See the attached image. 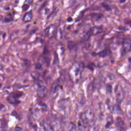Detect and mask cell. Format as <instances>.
I'll return each mask as SVG.
<instances>
[{
	"label": "cell",
	"instance_id": "cell-10",
	"mask_svg": "<svg viewBox=\"0 0 131 131\" xmlns=\"http://www.w3.org/2000/svg\"><path fill=\"white\" fill-rule=\"evenodd\" d=\"M91 17L94 19L100 20L104 17V15L100 13H93L90 14Z\"/></svg>",
	"mask_w": 131,
	"mask_h": 131
},
{
	"label": "cell",
	"instance_id": "cell-20",
	"mask_svg": "<svg viewBox=\"0 0 131 131\" xmlns=\"http://www.w3.org/2000/svg\"><path fill=\"white\" fill-rule=\"evenodd\" d=\"M23 62H24V64L26 66H29V65H30V62L28 61V60H26V59H24Z\"/></svg>",
	"mask_w": 131,
	"mask_h": 131
},
{
	"label": "cell",
	"instance_id": "cell-14",
	"mask_svg": "<svg viewBox=\"0 0 131 131\" xmlns=\"http://www.w3.org/2000/svg\"><path fill=\"white\" fill-rule=\"evenodd\" d=\"M59 10V9L58 8L56 7L55 9H54V10L52 12V13H51L49 15V16L48 17V19H49L50 18L54 17L56 15H57V13H58Z\"/></svg>",
	"mask_w": 131,
	"mask_h": 131
},
{
	"label": "cell",
	"instance_id": "cell-6",
	"mask_svg": "<svg viewBox=\"0 0 131 131\" xmlns=\"http://www.w3.org/2000/svg\"><path fill=\"white\" fill-rule=\"evenodd\" d=\"M115 90V97L116 100L118 103H121L124 98V95L122 91L121 90L120 88L117 87Z\"/></svg>",
	"mask_w": 131,
	"mask_h": 131
},
{
	"label": "cell",
	"instance_id": "cell-22",
	"mask_svg": "<svg viewBox=\"0 0 131 131\" xmlns=\"http://www.w3.org/2000/svg\"><path fill=\"white\" fill-rule=\"evenodd\" d=\"M125 23H126L128 25H129L131 28V20H127V21H126Z\"/></svg>",
	"mask_w": 131,
	"mask_h": 131
},
{
	"label": "cell",
	"instance_id": "cell-16",
	"mask_svg": "<svg viewBox=\"0 0 131 131\" xmlns=\"http://www.w3.org/2000/svg\"><path fill=\"white\" fill-rule=\"evenodd\" d=\"M101 5L102 7L106 11H111V7H110V5H108V4H106V3L103 2V3H102Z\"/></svg>",
	"mask_w": 131,
	"mask_h": 131
},
{
	"label": "cell",
	"instance_id": "cell-2",
	"mask_svg": "<svg viewBox=\"0 0 131 131\" xmlns=\"http://www.w3.org/2000/svg\"><path fill=\"white\" fill-rule=\"evenodd\" d=\"M131 51V40L129 38H124L122 40V48L121 54L124 56L127 53Z\"/></svg>",
	"mask_w": 131,
	"mask_h": 131
},
{
	"label": "cell",
	"instance_id": "cell-25",
	"mask_svg": "<svg viewBox=\"0 0 131 131\" xmlns=\"http://www.w3.org/2000/svg\"><path fill=\"white\" fill-rule=\"evenodd\" d=\"M2 86V84H0V88Z\"/></svg>",
	"mask_w": 131,
	"mask_h": 131
},
{
	"label": "cell",
	"instance_id": "cell-9",
	"mask_svg": "<svg viewBox=\"0 0 131 131\" xmlns=\"http://www.w3.org/2000/svg\"><path fill=\"white\" fill-rule=\"evenodd\" d=\"M32 18H33L32 13L31 11H30L26 13L24 15L23 18V21L25 22H29L31 21Z\"/></svg>",
	"mask_w": 131,
	"mask_h": 131
},
{
	"label": "cell",
	"instance_id": "cell-23",
	"mask_svg": "<svg viewBox=\"0 0 131 131\" xmlns=\"http://www.w3.org/2000/svg\"><path fill=\"white\" fill-rule=\"evenodd\" d=\"M125 1H120V2L121 3H123V2H125Z\"/></svg>",
	"mask_w": 131,
	"mask_h": 131
},
{
	"label": "cell",
	"instance_id": "cell-21",
	"mask_svg": "<svg viewBox=\"0 0 131 131\" xmlns=\"http://www.w3.org/2000/svg\"><path fill=\"white\" fill-rule=\"evenodd\" d=\"M22 128L20 127L17 126L15 128V131H21Z\"/></svg>",
	"mask_w": 131,
	"mask_h": 131
},
{
	"label": "cell",
	"instance_id": "cell-18",
	"mask_svg": "<svg viewBox=\"0 0 131 131\" xmlns=\"http://www.w3.org/2000/svg\"><path fill=\"white\" fill-rule=\"evenodd\" d=\"M35 68L37 70H41L42 68V65L39 63H37V64L35 65Z\"/></svg>",
	"mask_w": 131,
	"mask_h": 131
},
{
	"label": "cell",
	"instance_id": "cell-24",
	"mask_svg": "<svg viewBox=\"0 0 131 131\" xmlns=\"http://www.w3.org/2000/svg\"><path fill=\"white\" fill-rule=\"evenodd\" d=\"M25 2H28V1H26ZM32 1H29V2H32ZM27 4H28V3H27Z\"/></svg>",
	"mask_w": 131,
	"mask_h": 131
},
{
	"label": "cell",
	"instance_id": "cell-4",
	"mask_svg": "<svg viewBox=\"0 0 131 131\" xmlns=\"http://www.w3.org/2000/svg\"><path fill=\"white\" fill-rule=\"evenodd\" d=\"M63 82V79L61 77L57 78L54 82L51 88V92L52 94H55L59 91L62 87Z\"/></svg>",
	"mask_w": 131,
	"mask_h": 131
},
{
	"label": "cell",
	"instance_id": "cell-19",
	"mask_svg": "<svg viewBox=\"0 0 131 131\" xmlns=\"http://www.w3.org/2000/svg\"><path fill=\"white\" fill-rule=\"evenodd\" d=\"M71 125V129H70L69 131H76V127L74 124L72 123Z\"/></svg>",
	"mask_w": 131,
	"mask_h": 131
},
{
	"label": "cell",
	"instance_id": "cell-13",
	"mask_svg": "<svg viewBox=\"0 0 131 131\" xmlns=\"http://www.w3.org/2000/svg\"><path fill=\"white\" fill-rule=\"evenodd\" d=\"M22 94H22V92H20L16 91L13 93L11 95L14 98L17 100V99L20 97L22 96Z\"/></svg>",
	"mask_w": 131,
	"mask_h": 131
},
{
	"label": "cell",
	"instance_id": "cell-17",
	"mask_svg": "<svg viewBox=\"0 0 131 131\" xmlns=\"http://www.w3.org/2000/svg\"><path fill=\"white\" fill-rule=\"evenodd\" d=\"M29 7H30V6H29L28 4H25L23 5L22 8L23 11H27L29 8Z\"/></svg>",
	"mask_w": 131,
	"mask_h": 131
},
{
	"label": "cell",
	"instance_id": "cell-7",
	"mask_svg": "<svg viewBox=\"0 0 131 131\" xmlns=\"http://www.w3.org/2000/svg\"><path fill=\"white\" fill-rule=\"evenodd\" d=\"M90 31L91 34L92 35H96L102 33L103 29L101 27L95 26L91 28Z\"/></svg>",
	"mask_w": 131,
	"mask_h": 131
},
{
	"label": "cell",
	"instance_id": "cell-11",
	"mask_svg": "<svg viewBox=\"0 0 131 131\" xmlns=\"http://www.w3.org/2000/svg\"><path fill=\"white\" fill-rule=\"evenodd\" d=\"M97 55L100 57L104 58L107 57L108 55V51L107 48H105L102 51L99 52L98 54H97Z\"/></svg>",
	"mask_w": 131,
	"mask_h": 131
},
{
	"label": "cell",
	"instance_id": "cell-8",
	"mask_svg": "<svg viewBox=\"0 0 131 131\" xmlns=\"http://www.w3.org/2000/svg\"><path fill=\"white\" fill-rule=\"evenodd\" d=\"M116 125L117 127L121 130H123L125 128V123L120 117H117L116 119Z\"/></svg>",
	"mask_w": 131,
	"mask_h": 131
},
{
	"label": "cell",
	"instance_id": "cell-12",
	"mask_svg": "<svg viewBox=\"0 0 131 131\" xmlns=\"http://www.w3.org/2000/svg\"><path fill=\"white\" fill-rule=\"evenodd\" d=\"M31 75L35 81L38 82L39 80L40 74L37 72H32L31 73Z\"/></svg>",
	"mask_w": 131,
	"mask_h": 131
},
{
	"label": "cell",
	"instance_id": "cell-3",
	"mask_svg": "<svg viewBox=\"0 0 131 131\" xmlns=\"http://www.w3.org/2000/svg\"><path fill=\"white\" fill-rule=\"evenodd\" d=\"M38 88L37 89L38 95L40 98H43L47 95V89L44 83L39 80L38 82Z\"/></svg>",
	"mask_w": 131,
	"mask_h": 131
},
{
	"label": "cell",
	"instance_id": "cell-1",
	"mask_svg": "<svg viewBox=\"0 0 131 131\" xmlns=\"http://www.w3.org/2000/svg\"><path fill=\"white\" fill-rule=\"evenodd\" d=\"M82 66L81 64L77 62L72 64L69 70V76L71 80L76 82L80 79L81 75Z\"/></svg>",
	"mask_w": 131,
	"mask_h": 131
},
{
	"label": "cell",
	"instance_id": "cell-5",
	"mask_svg": "<svg viewBox=\"0 0 131 131\" xmlns=\"http://www.w3.org/2000/svg\"><path fill=\"white\" fill-rule=\"evenodd\" d=\"M56 29V26L54 25L51 24L49 25L46 28L45 31V33L46 36L50 37L52 36Z\"/></svg>",
	"mask_w": 131,
	"mask_h": 131
},
{
	"label": "cell",
	"instance_id": "cell-15",
	"mask_svg": "<svg viewBox=\"0 0 131 131\" xmlns=\"http://www.w3.org/2000/svg\"><path fill=\"white\" fill-rule=\"evenodd\" d=\"M13 20H14V18L12 17V15H9V17H8L5 18L3 21V22L5 23H9L11 22H12Z\"/></svg>",
	"mask_w": 131,
	"mask_h": 131
}]
</instances>
